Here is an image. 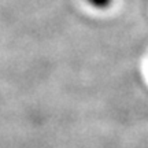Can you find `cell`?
I'll list each match as a JSON object with an SVG mask.
<instances>
[{
	"instance_id": "cell-1",
	"label": "cell",
	"mask_w": 148,
	"mask_h": 148,
	"mask_svg": "<svg viewBox=\"0 0 148 148\" xmlns=\"http://www.w3.org/2000/svg\"><path fill=\"white\" fill-rule=\"evenodd\" d=\"M93 8H97V10H106L111 5L112 0H86Z\"/></svg>"
}]
</instances>
